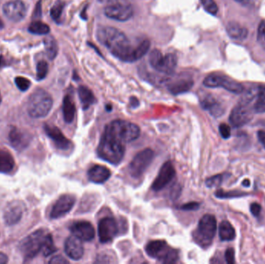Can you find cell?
Listing matches in <instances>:
<instances>
[{
    "instance_id": "51",
    "label": "cell",
    "mask_w": 265,
    "mask_h": 264,
    "mask_svg": "<svg viewBox=\"0 0 265 264\" xmlns=\"http://www.w3.org/2000/svg\"><path fill=\"white\" fill-rule=\"evenodd\" d=\"M236 2L240 3V4H247L250 0H236Z\"/></svg>"
},
{
    "instance_id": "43",
    "label": "cell",
    "mask_w": 265,
    "mask_h": 264,
    "mask_svg": "<svg viewBox=\"0 0 265 264\" xmlns=\"http://www.w3.org/2000/svg\"><path fill=\"white\" fill-rule=\"evenodd\" d=\"M225 259L229 264H233L235 262V251L233 248H229L225 252Z\"/></svg>"
},
{
    "instance_id": "35",
    "label": "cell",
    "mask_w": 265,
    "mask_h": 264,
    "mask_svg": "<svg viewBox=\"0 0 265 264\" xmlns=\"http://www.w3.org/2000/svg\"><path fill=\"white\" fill-rule=\"evenodd\" d=\"M65 4L62 1H58L51 9V17L54 21L59 22L63 13Z\"/></svg>"
},
{
    "instance_id": "16",
    "label": "cell",
    "mask_w": 265,
    "mask_h": 264,
    "mask_svg": "<svg viewBox=\"0 0 265 264\" xmlns=\"http://www.w3.org/2000/svg\"><path fill=\"white\" fill-rule=\"evenodd\" d=\"M4 15L13 22H20L27 15L26 5L21 0H13L4 4L3 7Z\"/></svg>"
},
{
    "instance_id": "15",
    "label": "cell",
    "mask_w": 265,
    "mask_h": 264,
    "mask_svg": "<svg viewBox=\"0 0 265 264\" xmlns=\"http://www.w3.org/2000/svg\"><path fill=\"white\" fill-rule=\"evenodd\" d=\"M76 201V197L72 194H64L61 196L52 207L50 217L52 219H58L65 216L73 208Z\"/></svg>"
},
{
    "instance_id": "34",
    "label": "cell",
    "mask_w": 265,
    "mask_h": 264,
    "mask_svg": "<svg viewBox=\"0 0 265 264\" xmlns=\"http://www.w3.org/2000/svg\"><path fill=\"white\" fill-rule=\"evenodd\" d=\"M44 255L45 256L52 255L54 252H56L57 248L54 243L53 238L51 234L48 233L47 235L46 240H45V245H44L43 249Z\"/></svg>"
},
{
    "instance_id": "23",
    "label": "cell",
    "mask_w": 265,
    "mask_h": 264,
    "mask_svg": "<svg viewBox=\"0 0 265 264\" xmlns=\"http://www.w3.org/2000/svg\"><path fill=\"white\" fill-rule=\"evenodd\" d=\"M111 176L110 170L102 165H95L88 171V177L91 182L95 184H103L108 181Z\"/></svg>"
},
{
    "instance_id": "32",
    "label": "cell",
    "mask_w": 265,
    "mask_h": 264,
    "mask_svg": "<svg viewBox=\"0 0 265 264\" xmlns=\"http://www.w3.org/2000/svg\"><path fill=\"white\" fill-rule=\"evenodd\" d=\"M28 31L31 34H37V35H45L50 32L49 26L41 21H35L30 24Z\"/></svg>"
},
{
    "instance_id": "42",
    "label": "cell",
    "mask_w": 265,
    "mask_h": 264,
    "mask_svg": "<svg viewBox=\"0 0 265 264\" xmlns=\"http://www.w3.org/2000/svg\"><path fill=\"white\" fill-rule=\"evenodd\" d=\"M199 207H200L199 203L192 201V202L182 204L181 206L178 207V209L183 210V211H195V210H198Z\"/></svg>"
},
{
    "instance_id": "18",
    "label": "cell",
    "mask_w": 265,
    "mask_h": 264,
    "mask_svg": "<svg viewBox=\"0 0 265 264\" xmlns=\"http://www.w3.org/2000/svg\"><path fill=\"white\" fill-rule=\"evenodd\" d=\"M70 230L74 235L82 239V241L93 240L95 238V228L93 225L86 221H81L75 222L70 226Z\"/></svg>"
},
{
    "instance_id": "41",
    "label": "cell",
    "mask_w": 265,
    "mask_h": 264,
    "mask_svg": "<svg viewBox=\"0 0 265 264\" xmlns=\"http://www.w3.org/2000/svg\"><path fill=\"white\" fill-rule=\"evenodd\" d=\"M219 131L222 138L224 139V140H228V139L230 138L231 129L229 126H228L226 123H222V124L219 125Z\"/></svg>"
},
{
    "instance_id": "39",
    "label": "cell",
    "mask_w": 265,
    "mask_h": 264,
    "mask_svg": "<svg viewBox=\"0 0 265 264\" xmlns=\"http://www.w3.org/2000/svg\"><path fill=\"white\" fill-rule=\"evenodd\" d=\"M15 83L17 87L22 92L28 90L31 85L30 80H28L26 78H24V77H17L15 79Z\"/></svg>"
},
{
    "instance_id": "9",
    "label": "cell",
    "mask_w": 265,
    "mask_h": 264,
    "mask_svg": "<svg viewBox=\"0 0 265 264\" xmlns=\"http://www.w3.org/2000/svg\"><path fill=\"white\" fill-rule=\"evenodd\" d=\"M149 63L160 73L170 75L175 72L178 60L174 54L164 55L159 50L154 49L149 56Z\"/></svg>"
},
{
    "instance_id": "26",
    "label": "cell",
    "mask_w": 265,
    "mask_h": 264,
    "mask_svg": "<svg viewBox=\"0 0 265 264\" xmlns=\"http://www.w3.org/2000/svg\"><path fill=\"white\" fill-rule=\"evenodd\" d=\"M62 111H63L64 120L65 123H72L76 116V107L75 102L72 100V98L69 95L64 98Z\"/></svg>"
},
{
    "instance_id": "13",
    "label": "cell",
    "mask_w": 265,
    "mask_h": 264,
    "mask_svg": "<svg viewBox=\"0 0 265 264\" xmlns=\"http://www.w3.org/2000/svg\"><path fill=\"white\" fill-rule=\"evenodd\" d=\"M252 118L253 114L248 105L239 102V104L231 111L229 119L233 127L239 128L250 123Z\"/></svg>"
},
{
    "instance_id": "50",
    "label": "cell",
    "mask_w": 265,
    "mask_h": 264,
    "mask_svg": "<svg viewBox=\"0 0 265 264\" xmlns=\"http://www.w3.org/2000/svg\"><path fill=\"white\" fill-rule=\"evenodd\" d=\"M243 185L244 186V187H249V186L250 185V182L249 180H247V179H245L244 181H243Z\"/></svg>"
},
{
    "instance_id": "46",
    "label": "cell",
    "mask_w": 265,
    "mask_h": 264,
    "mask_svg": "<svg viewBox=\"0 0 265 264\" xmlns=\"http://www.w3.org/2000/svg\"><path fill=\"white\" fill-rule=\"evenodd\" d=\"M257 138H258L259 142L261 143L262 146L265 148V131L259 130L257 132Z\"/></svg>"
},
{
    "instance_id": "36",
    "label": "cell",
    "mask_w": 265,
    "mask_h": 264,
    "mask_svg": "<svg viewBox=\"0 0 265 264\" xmlns=\"http://www.w3.org/2000/svg\"><path fill=\"white\" fill-rule=\"evenodd\" d=\"M48 73V65L45 61H41L37 65V79L38 81L45 79Z\"/></svg>"
},
{
    "instance_id": "2",
    "label": "cell",
    "mask_w": 265,
    "mask_h": 264,
    "mask_svg": "<svg viewBox=\"0 0 265 264\" xmlns=\"http://www.w3.org/2000/svg\"><path fill=\"white\" fill-rule=\"evenodd\" d=\"M97 154L100 158L113 165L123 160L125 154L124 144L103 133L97 147Z\"/></svg>"
},
{
    "instance_id": "29",
    "label": "cell",
    "mask_w": 265,
    "mask_h": 264,
    "mask_svg": "<svg viewBox=\"0 0 265 264\" xmlns=\"http://www.w3.org/2000/svg\"><path fill=\"white\" fill-rule=\"evenodd\" d=\"M219 235L222 241H233L236 237V232L229 221H222L219 225Z\"/></svg>"
},
{
    "instance_id": "47",
    "label": "cell",
    "mask_w": 265,
    "mask_h": 264,
    "mask_svg": "<svg viewBox=\"0 0 265 264\" xmlns=\"http://www.w3.org/2000/svg\"><path fill=\"white\" fill-rule=\"evenodd\" d=\"M35 18H40L41 17V3L39 2L36 5L35 13H34Z\"/></svg>"
},
{
    "instance_id": "37",
    "label": "cell",
    "mask_w": 265,
    "mask_h": 264,
    "mask_svg": "<svg viewBox=\"0 0 265 264\" xmlns=\"http://www.w3.org/2000/svg\"><path fill=\"white\" fill-rule=\"evenodd\" d=\"M202 7L205 9V11L212 15H216L219 11L217 4L214 0H200Z\"/></svg>"
},
{
    "instance_id": "24",
    "label": "cell",
    "mask_w": 265,
    "mask_h": 264,
    "mask_svg": "<svg viewBox=\"0 0 265 264\" xmlns=\"http://www.w3.org/2000/svg\"><path fill=\"white\" fill-rule=\"evenodd\" d=\"M193 85L194 82L192 79L182 78V79H175V80L171 81V82H168V89L171 94L177 96V95L188 92L190 89H192Z\"/></svg>"
},
{
    "instance_id": "30",
    "label": "cell",
    "mask_w": 265,
    "mask_h": 264,
    "mask_svg": "<svg viewBox=\"0 0 265 264\" xmlns=\"http://www.w3.org/2000/svg\"><path fill=\"white\" fill-rule=\"evenodd\" d=\"M44 45H45V51L47 55L50 60H54L56 58L59 53V46L56 40L53 37H47L44 40Z\"/></svg>"
},
{
    "instance_id": "40",
    "label": "cell",
    "mask_w": 265,
    "mask_h": 264,
    "mask_svg": "<svg viewBox=\"0 0 265 264\" xmlns=\"http://www.w3.org/2000/svg\"><path fill=\"white\" fill-rule=\"evenodd\" d=\"M257 41L265 51V21H262L257 30Z\"/></svg>"
},
{
    "instance_id": "33",
    "label": "cell",
    "mask_w": 265,
    "mask_h": 264,
    "mask_svg": "<svg viewBox=\"0 0 265 264\" xmlns=\"http://www.w3.org/2000/svg\"><path fill=\"white\" fill-rule=\"evenodd\" d=\"M246 193L240 192L238 191H225L223 190H218L215 192L216 198L221 199H228V198H239L246 195Z\"/></svg>"
},
{
    "instance_id": "49",
    "label": "cell",
    "mask_w": 265,
    "mask_h": 264,
    "mask_svg": "<svg viewBox=\"0 0 265 264\" xmlns=\"http://www.w3.org/2000/svg\"><path fill=\"white\" fill-rule=\"evenodd\" d=\"M130 103H131V106H133V107H137L139 105L138 99H136L135 97H132L131 99H130Z\"/></svg>"
},
{
    "instance_id": "12",
    "label": "cell",
    "mask_w": 265,
    "mask_h": 264,
    "mask_svg": "<svg viewBox=\"0 0 265 264\" xmlns=\"http://www.w3.org/2000/svg\"><path fill=\"white\" fill-rule=\"evenodd\" d=\"M119 232V225L117 220L113 217L102 218L98 225L99 241L102 243L111 242Z\"/></svg>"
},
{
    "instance_id": "21",
    "label": "cell",
    "mask_w": 265,
    "mask_h": 264,
    "mask_svg": "<svg viewBox=\"0 0 265 264\" xmlns=\"http://www.w3.org/2000/svg\"><path fill=\"white\" fill-rule=\"evenodd\" d=\"M9 140L16 150H23L29 145L31 136L28 133L19 130L18 128L14 127L10 132Z\"/></svg>"
},
{
    "instance_id": "27",
    "label": "cell",
    "mask_w": 265,
    "mask_h": 264,
    "mask_svg": "<svg viewBox=\"0 0 265 264\" xmlns=\"http://www.w3.org/2000/svg\"><path fill=\"white\" fill-rule=\"evenodd\" d=\"M15 167L14 157L7 150L0 149V173L7 174L12 171Z\"/></svg>"
},
{
    "instance_id": "38",
    "label": "cell",
    "mask_w": 265,
    "mask_h": 264,
    "mask_svg": "<svg viewBox=\"0 0 265 264\" xmlns=\"http://www.w3.org/2000/svg\"><path fill=\"white\" fill-rule=\"evenodd\" d=\"M224 174H217V175L212 176L205 181V184L208 187H216L221 185L222 181L224 180Z\"/></svg>"
},
{
    "instance_id": "44",
    "label": "cell",
    "mask_w": 265,
    "mask_h": 264,
    "mask_svg": "<svg viewBox=\"0 0 265 264\" xmlns=\"http://www.w3.org/2000/svg\"><path fill=\"white\" fill-rule=\"evenodd\" d=\"M250 210L253 216L257 217L260 215V211H261V206L258 203L254 202L250 204Z\"/></svg>"
},
{
    "instance_id": "7",
    "label": "cell",
    "mask_w": 265,
    "mask_h": 264,
    "mask_svg": "<svg viewBox=\"0 0 265 264\" xmlns=\"http://www.w3.org/2000/svg\"><path fill=\"white\" fill-rule=\"evenodd\" d=\"M104 14L110 19L125 22L134 15L131 0H107Z\"/></svg>"
},
{
    "instance_id": "6",
    "label": "cell",
    "mask_w": 265,
    "mask_h": 264,
    "mask_svg": "<svg viewBox=\"0 0 265 264\" xmlns=\"http://www.w3.org/2000/svg\"><path fill=\"white\" fill-rule=\"evenodd\" d=\"M145 251L150 257L158 259L163 263H175L178 260V252L164 240H154L146 245Z\"/></svg>"
},
{
    "instance_id": "28",
    "label": "cell",
    "mask_w": 265,
    "mask_h": 264,
    "mask_svg": "<svg viewBox=\"0 0 265 264\" xmlns=\"http://www.w3.org/2000/svg\"><path fill=\"white\" fill-rule=\"evenodd\" d=\"M79 99L82 103V109L87 110L92 105L96 102L94 94L86 86H80L78 89Z\"/></svg>"
},
{
    "instance_id": "14",
    "label": "cell",
    "mask_w": 265,
    "mask_h": 264,
    "mask_svg": "<svg viewBox=\"0 0 265 264\" xmlns=\"http://www.w3.org/2000/svg\"><path fill=\"white\" fill-rule=\"evenodd\" d=\"M175 174H176V171H175V167L171 164V162H165L160 169L159 173L153 182L152 187H151L153 191H161L163 188L170 184V182H171L174 177H175Z\"/></svg>"
},
{
    "instance_id": "17",
    "label": "cell",
    "mask_w": 265,
    "mask_h": 264,
    "mask_svg": "<svg viewBox=\"0 0 265 264\" xmlns=\"http://www.w3.org/2000/svg\"><path fill=\"white\" fill-rule=\"evenodd\" d=\"M44 128L47 136L52 140L57 148L68 150L72 147V142L63 134L59 128L49 124H45Z\"/></svg>"
},
{
    "instance_id": "8",
    "label": "cell",
    "mask_w": 265,
    "mask_h": 264,
    "mask_svg": "<svg viewBox=\"0 0 265 264\" xmlns=\"http://www.w3.org/2000/svg\"><path fill=\"white\" fill-rule=\"evenodd\" d=\"M48 234L44 229H38L24 238L20 249L24 259L31 260L43 249Z\"/></svg>"
},
{
    "instance_id": "31",
    "label": "cell",
    "mask_w": 265,
    "mask_h": 264,
    "mask_svg": "<svg viewBox=\"0 0 265 264\" xmlns=\"http://www.w3.org/2000/svg\"><path fill=\"white\" fill-rule=\"evenodd\" d=\"M253 111L256 113H265V88L259 87L256 97H255Z\"/></svg>"
},
{
    "instance_id": "45",
    "label": "cell",
    "mask_w": 265,
    "mask_h": 264,
    "mask_svg": "<svg viewBox=\"0 0 265 264\" xmlns=\"http://www.w3.org/2000/svg\"><path fill=\"white\" fill-rule=\"evenodd\" d=\"M49 263L51 264H65L69 263V261L64 258L62 255H55L53 258L51 259L49 261Z\"/></svg>"
},
{
    "instance_id": "10",
    "label": "cell",
    "mask_w": 265,
    "mask_h": 264,
    "mask_svg": "<svg viewBox=\"0 0 265 264\" xmlns=\"http://www.w3.org/2000/svg\"><path fill=\"white\" fill-rule=\"evenodd\" d=\"M154 156V152L150 148L139 152L129 165L128 170L130 176L134 178L141 177L151 165Z\"/></svg>"
},
{
    "instance_id": "11",
    "label": "cell",
    "mask_w": 265,
    "mask_h": 264,
    "mask_svg": "<svg viewBox=\"0 0 265 264\" xmlns=\"http://www.w3.org/2000/svg\"><path fill=\"white\" fill-rule=\"evenodd\" d=\"M203 85L205 87L211 89L222 88L233 94H241L244 91V88L241 84L223 75H209L204 79Z\"/></svg>"
},
{
    "instance_id": "22",
    "label": "cell",
    "mask_w": 265,
    "mask_h": 264,
    "mask_svg": "<svg viewBox=\"0 0 265 264\" xmlns=\"http://www.w3.org/2000/svg\"><path fill=\"white\" fill-rule=\"evenodd\" d=\"M201 106L214 117H219L224 113L225 109L222 103L211 95L205 96L201 100Z\"/></svg>"
},
{
    "instance_id": "5",
    "label": "cell",
    "mask_w": 265,
    "mask_h": 264,
    "mask_svg": "<svg viewBox=\"0 0 265 264\" xmlns=\"http://www.w3.org/2000/svg\"><path fill=\"white\" fill-rule=\"evenodd\" d=\"M216 217L209 214L203 215L198 222V228L194 232V240L204 248L209 246L216 235Z\"/></svg>"
},
{
    "instance_id": "4",
    "label": "cell",
    "mask_w": 265,
    "mask_h": 264,
    "mask_svg": "<svg viewBox=\"0 0 265 264\" xmlns=\"http://www.w3.org/2000/svg\"><path fill=\"white\" fill-rule=\"evenodd\" d=\"M53 106V99L48 92L38 89L31 94L28 103V114L35 119L45 117Z\"/></svg>"
},
{
    "instance_id": "52",
    "label": "cell",
    "mask_w": 265,
    "mask_h": 264,
    "mask_svg": "<svg viewBox=\"0 0 265 264\" xmlns=\"http://www.w3.org/2000/svg\"><path fill=\"white\" fill-rule=\"evenodd\" d=\"M4 23H3V21H1V19H0V29H2V28H4Z\"/></svg>"
},
{
    "instance_id": "25",
    "label": "cell",
    "mask_w": 265,
    "mask_h": 264,
    "mask_svg": "<svg viewBox=\"0 0 265 264\" xmlns=\"http://www.w3.org/2000/svg\"><path fill=\"white\" fill-rule=\"evenodd\" d=\"M226 31L229 38L237 41H243L248 36L247 29L235 21H231L227 24Z\"/></svg>"
},
{
    "instance_id": "19",
    "label": "cell",
    "mask_w": 265,
    "mask_h": 264,
    "mask_svg": "<svg viewBox=\"0 0 265 264\" xmlns=\"http://www.w3.org/2000/svg\"><path fill=\"white\" fill-rule=\"evenodd\" d=\"M65 252L73 260L82 259L84 255V246L82 239L74 235L69 236L65 241Z\"/></svg>"
},
{
    "instance_id": "53",
    "label": "cell",
    "mask_w": 265,
    "mask_h": 264,
    "mask_svg": "<svg viewBox=\"0 0 265 264\" xmlns=\"http://www.w3.org/2000/svg\"><path fill=\"white\" fill-rule=\"evenodd\" d=\"M1 102H2V96H1V94H0V104H1Z\"/></svg>"
},
{
    "instance_id": "1",
    "label": "cell",
    "mask_w": 265,
    "mask_h": 264,
    "mask_svg": "<svg viewBox=\"0 0 265 264\" xmlns=\"http://www.w3.org/2000/svg\"><path fill=\"white\" fill-rule=\"evenodd\" d=\"M96 38L110 53L122 62H137V46L132 45L124 33L112 27H101L96 31Z\"/></svg>"
},
{
    "instance_id": "20",
    "label": "cell",
    "mask_w": 265,
    "mask_h": 264,
    "mask_svg": "<svg viewBox=\"0 0 265 264\" xmlns=\"http://www.w3.org/2000/svg\"><path fill=\"white\" fill-rule=\"evenodd\" d=\"M24 213L23 204L19 201H14L7 205L4 212V220L8 225H15L19 222Z\"/></svg>"
},
{
    "instance_id": "48",
    "label": "cell",
    "mask_w": 265,
    "mask_h": 264,
    "mask_svg": "<svg viewBox=\"0 0 265 264\" xmlns=\"http://www.w3.org/2000/svg\"><path fill=\"white\" fill-rule=\"evenodd\" d=\"M8 262V257L6 254L0 252V264H6Z\"/></svg>"
},
{
    "instance_id": "3",
    "label": "cell",
    "mask_w": 265,
    "mask_h": 264,
    "mask_svg": "<svg viewBox=\"0 0 265 264\" xmlns=\"http://www.w3.org/2000/svg\"><path fill=\"white\" fill-rule=\"evenodd\" d=\"M104 133L125 145L140 136V127L137 124L124 120H114L106 126Z\"/></svg>"
}]
</instances>
